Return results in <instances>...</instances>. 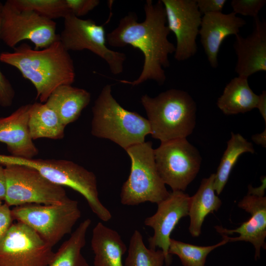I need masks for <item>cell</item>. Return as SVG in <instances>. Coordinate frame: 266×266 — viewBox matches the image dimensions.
I'll use <instances>...</instances> for the list:
<instances>
[{"label":"cell","mask_w":266,"mask_h":266,"mask_svg":"<svg viewBox=\"0 0 266 266\" xmlns=\"http://www.w3.org/2000/svg\"><path fill=\"white\" fill-rule=\"evenodd\" d=\"M19 9L32 11L48 19L65 18L71 14L66 0H12Z\"/></svg>","instance_id":"cell-28"},{"label":"cell","mask_w":266,"mask_h":266,"mask_svg":"<svg viewBox=\"0 0 266 266\" xmlns=\"http://www.w3.org/2000/svg\"><path fill=\"white\" fill-rule=\"evenodd\" d=\"M30 106L23 105L9 115L0 117V142L6 144L12 156L31 159L38 154L29 132Z\"/></svg>","instance_id":"cell-18"},{"label":"cell","mask_w":266,"mask_h":266,"mask_svg":"<svg viewBox=\"0 0 266 266\" xmlns=\"http://www.w3.org/2000/svg\"><path fill=\"white\" fill-rule=\"evenodd\" d=\"M165 8L166 24L176 37L174 57L184 61L198 51L196 39L199 33L201 14L196 0H161Z\"/></svg>","instance_id":"cell-13"},{"label":"cell","mask_w":266,"mask_h":266,"mask_svg":"<svg viewBox=\"0 0 266 266\" xmlns=\"http://www.w3.org/2000/svg\"><path fill=\"white\" fill-rule=\"evenodd\" d=\"M261 180L262 184L260 187L254 188L251 185H249L248 187V193L258 195L264 196L266 189V176H263L262 178H261Z\"/></svg>","instance_id":"cell-36"},{"label":"cell","mask_w":266,"mask_h":266,"mask_svg":"<svg viewBox=\"0 0 266 266\" xmlns=\"http://www.w3.org/2000/svg\"><path fill=\"white\" fill-rule=\"evenodd\" d=\"M165 261L163 251L146 247L141 233L135 230L130 238L124 266H163Z\"/></svg>","instance_id":"cell-26"},{"label":"cell","mask_w":266,"mask_h":266,"mask_svg":"<svg viewBox=\"0 0 266 266\" xmlns=\"http://www.w3.org/2000/svg\"><path fill=\"white\" fill-rule=\"evenodd\" d=\"M152 137L165 142L187 138L196 123L197 104L187 92L170 89L152 98L141 97Z\"/></svg>","instance_id":"cell-3"},{"label":"cell","mask_w":266,"mask_h":266,"mask_svg":"<svg viewBox=\"0 0 266 266\" xmlns=\"http://www.w3.org/2000/svg\"><path fill=\"white\" fill-rule=\"evenodd\" d=\"M252 140L258 145L266 147V128L261 133L255 134L252 136Z\"/></svg>","instance_id":"cell-37"},{"label":"cell","mask_w":266,"mask_h":266,"mask_svg":"<svg viewBox=\"0 0 266 266\" xmlns=\"http://www.w3.org/2000/svg\"><path fill=\"white\" fill-rule=\"evenodd\" d=\"M12 164L32 167L51 182L76 191L83 196L100 219L104 222L111 219V213L99 199L97 178L93 172L66 160L27 159L0 154V165Z\"/></svg>","instance_id":"cell-5"},{"label":"cell","mask_w":266,"mask_h":266,"mask_svg":"<svg viewBox=\"0 0 266 266\" xmlns=\"http://www.w3.org/2000/svg\"><path fill=\"white\" fill-rule=\"evenodd\" d=\"M2 204V202H1V200H0V205Z\"/></svg>","instance_id":"cell-38"},{"label":"cell","mask_w":266,"mask_h":266,"mask_svg":"<svg viewBox=\"0 0 266 266\" xmlns=\"http://www.w3.org/2000/svg\"><path fill=\"white\" fill-rule=\"evenodd\" d=\"M144 10L145 17L142 22L138 21L135 13L130 12L120 19L116 28L106 34L107 43L110 46L130 45L139 50L143 55V66L138 77L133 81H119L132 86L148 80L163 85L166 80L164 68L169 66V55L175 50V46L168 39L170 32L161 0L156 3L146 0Z\"/></svg>","instance_id":"cell-1"},{"label":"cell","mask_w":266,"mask_h":266,"mask_svg":"<svg viewBox=\"0 0 266 266\" xmlns=\"http://www.w3.org/2000/svg\"><path fill=\"white\" fill-rule=\"evenodd\" d=\"M125 150L130 158L131 167L128 178L121 188V203L129 206L145 202L158 204L169 192L158 172L152 143L145 141Z\"/></svg>","instance_id":"cell-6"},{"label":"cell","mask_w":266,"mask_h":266,"mask_svg":"<svg viewBox=\"0 0 266 266\" xmlns=\"http://www.w3.org/2000/svg\"><path fill=\"white\" fill-rule=\"evenodd\" d=\"M256 108L259 110L260 113L265 121V125H266V92L265 90H264L259 95V100Z\"/></svg>","instance_id":"cell-34"},{"label":"cell","mask_w":266,"mask_h":266,"mask_svg":"<svg viewBox=\"0 0 266 266\" xmlns=\"http://www.w3.org/2000/svg\"><path fill=\"white\" fill-rule=\"evenodd\" d=\"M11 214L13 219L30 227L52 247L71 233L81 216L78 202L70 198L56 204L28 203L15 206Z\"/></svg>","instance_id":"cell-7"},{"label":"cell","mask_w":266,"mask_h":266,"mask_svg":"<svg viewBox=\"0 0 266 266\" xmlns=\"http://www.w3.org/2000/svg\"><path fill=\"white\" fill-rule=\"evenodd\" d=\"M190 197L181 191L169 192L165 199L157 204L156 213L144 220V225L154 230L153 235L148 239L149 248L163 251L166 266L171 262L168 253L170 234L180 219L188 216Z\"/></svg>","instance_id":"cell-14"},{"label":"cell","mask_w":266,"mask_h":266,"mask_svg":"<svg viewBox=\"0 0 266 266\" xmlns=\"http://www.w3.org/2000/svg\"><path fill=\"white\" fill-rule=\"evenodd\" d=\"M5 203L0 205V242L12 224L11 210Z\"/></svg>","instance_id":"cell-33"},{"label":"cell","mask_w":266,"mask_h":266,"mask_svg":"<svg viewBox=\"0 0 266 266\" xmlns=\"http://www.w3.org/2000/svg\"><path fill=\"white\" fill-rule=\"evenodd\" d=\"M0 61L16 68L32 82L41 103L46 102L59 86L72 85L75 81L73 61L59 40L37 50L23 43L12 52L1 53Z\"/></svg>","instance_id":"cell-2"},{"label":"cell","mask_w":266,"mask_h":266,"mask_svg":"<svg viewBox=\"0 0 266 266\" xmlns=\"http://www.w3.org/2000/svg\"><path fill=\"white\" fill-rule=\"evenodd\" d=\"M154 158L165 184L172 191L183 192L197 176L202 161L198 150L187 138L161 142L154 149Z\"/></svg>","instance_id":"cell-10"},{"label":"cell","mask_w":266,"mask_h":266,"mask_svg":"<svg viewBox=\"0 0 266 266\" xmlns=\"http://www.w3.org/2000/svg\"><path fill=\"white\" fill-rule=\"evenodd\" d=\"M5 191L6 180L4 167L0 165V200H4Z\"/></svg>","instance_id":"cell-35"},{"label":"cell","mask_w":266,"mask_h":266,"mask_svg":"<svg viewBox=\"0 0 266 266\" xmlns=\"http://www.w3.org/2000/svg\"><path fill=\"white\" fill-rule=\"evenodd\" d=\"M259 95L251 89L248 78H233L225 86L217 101L219 109L226 115L245 113L256 108Z\"/></svg>","instance_id":"cell-22"},{"label":"cell","mask_w":266,"mask_h":266,"mask_svg":"<svg viewBox=\"0 0 266 266\" xmlns=\"http://www.w3.org/2000/svg\"><path fill=\"white\" fill-rule=\"evenodd\" d=\"M223 239L210 246H200L170 238L168 253L177 256L183 266H204L208 255L215 249L227 243Z\"/></svg>","instance_id":"cell-27"},{"label":"cell","mask_w":266,"mask_h":266,"mask_svg":"<svg viewBox=\"0 0 266 266\" xmlns=\"http://www.w3.org/2000/svg\"><path fill=\"white\" fill-rule=\"evenodd\" d=\"M198 9L201 14L221 12L227 2L226 0H196Z\"/></svg>","instance_id":"cell-32"},{"label":"cell","mask_w":266,"mask_h":266,"mask_svg":"<svg viewBox=\"0 0 266 266\" xmlns=\"http://www.w3.org/2000/svg\"><path fill=\"white\" fill-rule=\"evenodd\" d=\"M91 98L90 93L84 89L62 85L52 93L45 103L56 113L66 126L79 117L82 110L89 104Z\"/></svg>","instance_id":"cell-20"},{"label":"cell","mask_w":266,"mask_h":266,"mask_svg":"<svg viewBox=\"0 0 266 266\" xmlns=\"http://www.w3.org/2000/svg\"><path fill=\"white\" fill-rule=\"evenodd\" d=\"M4 170V200L9 206L28 203L56 204L69 199L63 186L49 181L32 167L12 164L5 166Z\"/></svg>","instance_id":"cell-8"},{"label":"cell","mask_w":266,"mask_h":266,"mask_svg":"<svg viewBox=\"0 0 266 266\" xmlns=\"http://www.w3.org/2000/svg\"><path fill=\"white\" fill-rule=\"evenodd\" d=\"M64 19V28L59 36L65 49L67 51L88 50L102 59L112 74L117 75L123 72L126 55L107 46L103 25L97 24L92 19H82L72 14Z\"/></svg>","instance_id":"cell-11"},{"label":"cell","mask_w":266,"mask_h":266,"mask_svg":"<svg viewBox=\"0 0 266 266\" xmlns=\"http://www.w3.org/2000/svg\"><path fill=\"white\" fill-rule=\"evenodd\" d=\"M54 253L34 230L17 222L0 242V266H48Z\"/></svg>","instance_id":"cell-12"},{"label":"cell","mask_w":266,"mask_h":266,"mask_svg":"<svg viewBox=\"0 0 266 266\" xmlns=\"http://www.w3.org/2000/svg\"><path fill=\"white\" fill-rule=\"evenodd\" d=\"M214 179L215 173L202 179L197 192L190 197L189 231L193 237L200 236L207 215L217 211L222 205V201L215 192Z\"/></svg>","instance_id":"cell-21"},{"label":"cell","mask_w":266,"mask_h":266,"mask_svg":"<svg viewBox=\"0 0 266 266\" xmlns=\"http://www.w3.org/2000/svg\"><path fill=\"white\" fill-rule=\"evenodd\" d=\"M255 152L252 143L241 134L231 133V138L227 141L225 150L217 171L215 173L214 189L220 195L226 186L231 172L240 155L245 153Z\"/></svg>","instance_id":"cell-25"},{"label":"cell","mask_w":266,"mask_h":266,"mask_svg":"<svg viewBox=\"0 0 266 266\" xmlns=\"http://www.w3.org/2000/svg\"><path fill=\"white\" fill-rule=\"evenodd\" d=\"M266 3V0H233L231 5L233 12L243 16H249L254 18Z\"/></svg>","instance_id":"cell-29"},{"label":"cell","mask_w":266,"mask_h":266,"mask_svg":"<svg viewBox=\"0 0 266 266\" xmlns=\"http://www.w3.org/2000/svg\"><path fill=\"white\" fill-rule=\"evenodd\" d=\"M233 48L237 56L235 71L238 76L248 78L259 71H266V22L254 18L252 33L246 37L235 35Z\"/></svg>","instance_id":"cell-16"},{"label":"cell","mask_w":266,"mask_h":266,"mask_svg":"<svg viewBox=\"0 0 266 266\" xmlns=\"http://www.w3.org/2000/svg\"><path fill=\"white\" fill-rule=\"evenodd\" d=\"M56 23L32 11L21 10L12 0L2 4L1 10L0 39L7 46L15 48L20 41L27 39L34 49H43L59 40Z\"/></svg>","instance_id":"cell-9"},{"label":"cell","mask_w":266,"mask_h":266,"mask_svg":"<svg viewBox=\"0 0 266 266\" xmlns=\"http://www.w3.org/2000/svg\"><path fill=\"white\" fill-rule=\"evenodd\" d=\"M2 3L0 2V25ZM15 91L9 80L0 70V106L7 107L11 106L15 97Z\"/></svg>","instance_id":"cell-31"},{"label":"cell","mask_w":266,"mask_h":266,"mask_svg":"<svg viewBox=\"0 0 266 266\" xmlns=\"http://www.w3.org/2000/svg\"><path fill=\"white\" fill-rule=\"evenodd\" d=\"M91 133L109 139L125 150L145 142L150 134L148 120L123 107L112 95L111 85L102 89L92 107Z\"/></svg>","instance_id":"cell-4"},{"label":"cell","mask_w":266,"mask_h":266,"mask_svg":"<svg viewBox=\"0 0 266 266\" xmlns=\"http://www.w3.org/2000/svg\"><path fill=\"white\" fill-rule=\"evenodd\" d=\"M91 246L94 266H124L122 258L127 248L115 230L98 222L92 231Z\"/></svg>","instance_id":"cell-19"},{"label":"cell","mask_w":266,"mask_h":266,"mask_svg":"<svg viewBox=\"0 0 266 266\" xmlns=\"http://www.w3.org/2000/svg\"><path fill=\"white\" fill-rule=\"evenodd\" d=\"M238 206L250 214L248 220L234 229L221 226H216L215 229L228 242L243 241L252 243L257 261L260 258L261 249L266 248V197L248 193L239 201Z\"/></svg>","instance_id":"cell-15"},{"label":"cell","mask_w":266,"mask_h":266,"mask_svg":"<svg viewBox=\"0 0 266 266\" xmlns=\"http://www.w3.org/2000/svg\"><path fill=\"white\" fill-rule=\"evenodd\" d=\"M91 224L87 218L80 223L70 236L60 246L48 266H90L81 253Z\"/></svg>","instance_id":"cell-24"},{"label":"cell","mask_w":266,"mask_h":266,"mask_svg":"<svg viewBox=\"0 0 266 266\" xmlns=\"http://www.w3.org/2000/svg\"><path fill=\"white\" fill-rule=\"evenodd\" d=\"M65 127L56 113L45 103L31 104L28 129L33 140L41 138L62 139Z\"/></svg>","instance_id":"cell-23"},{"label":"cell","mask_w":266,"mask_h":266,"mask_svg":"<svg viewBox=\"0 0 266 266\" xmlns=\"http://www.w3.org/2000/svg\"><path fill=\"white\" fill-rule=\"evenodd\" d=\"M71 14L79 17L88 14L100 4L99 0H66Z\"/></svg>","instance_id":"cell-30"},{"label":"cell","mask_w":266,"mask_h":266,"mask_svg":"<svg viewBox=\"0 0 266 266\" xmlns=\"http://www.w3.org/2000/svg\"><path fill=\"white\" fill-rule=\"evenodd\" d=\"M246 24L243 19L234 12H221L204 14L201 18L199 34L210 65L218 66V55L225 39L231 35L239 33L241 28Z\"/></svg>","instance_id":"cell-17"}]
</instances>
